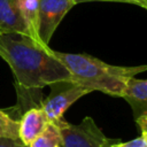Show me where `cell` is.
Returning a JSON list of instances; mask_svg holds the SVG:
<instances>
[{"instance_id": "3957f363", "label": "cell", "mask_w": 147, "mask_h": 147, "mask_svg": "<svg viewBox=\"0 0 147 147\" xmlns=\"http://www.w3.org/2000/svg\"><path fill=\"white\" fill-rule=\"evenodd\" d=\"M51 86V93L42 99L40 108L45 113L48 122L57 123L63 118L68 108L82 96L91 93L90 90L70 80L57 82Z\"/></svg>"}, {"instance_id": "4fadbf2b", "label": "cell", "mask_w": 147, "mask_h": 147, "mask_svg": "<svg viewBox=\"0 0 147 147\" xmlns=\"http://www.w3.org/2000/svg\"><path fill=\"white\" fill-rule=\"evenodd\" d=\"M90 1H113V2H124V3H131L137 5L141 8H147V0H75L76 5L83 3V2H90Z\"/></svg>"}, {"instance_id": "277c9868", "label": "cell", "mask_w": 147, "mask_h": 147, "mask_svg": "<svg viewBox=\"0 0 147 147\" xmlns=\"http://www.w3.org/2000/svg\"><path fill=\"white\" fill-rule=\"evenodd\" d=\"M55 124L60 130L61 147H102L110 139L90 116L79 124L68 123L63 118Z\"/></svg>"}, {"instance_id": "30bf717a", "label": "cell", "mask_w": 147, "mask_h": 147, "mask_svg": "<svg viewBox=\"0 0 147 147\" xmlns=\"http://www.w3.org/2000/svg\"><path fill=\"white\" fill-rule=\"evenodd\" d=\"M61 146V134L55 123L48 122L44 131L28 147H57Z\"/></svg>"}, {"instance_id": "8992f818", "label": "cell", "mask_w": 147, "mask_h": 147, "mask_svg": "<svg viewBox=\"0 0 147 147\" xmlns=\"http://www.w3.org/2000/svg\"><path fill=\"white\" fill-rule=\"evenodd\" d=\"M18 122V140L24 146H29L46 127L48 119L40 107H32L25 110Z\"/></svg>"}, {"instance_id": "6da1fadb", "label": "cell", "mask_w": 147, "mask_h": 147, "mask_svg": "<svg viewBox=\"0 0 147 147\" xmlns=\"http://www.w3.org/2000/svg\"><path fill=\"white\" fill-rule=\"evenodd\" d=\"M0 57L14 74L17 91L15 108L23 109L22 114L29 108L40 107L45 86L71 80L69 71L55 59L52 49L25 34L0 33Z\"/></svg>"}, {"instance_id": "7a4b0ae2", "label": "cell", "mask_w": 147, "mask_h": 147, "mask_svg": "<svg viewBox=\"0 0 147 147\" xmlns=\"http://www.w3.org/2000/svg\"><path fill=\"white\" fill-rule=\"evenodd\" d=\"M52 54L69 71L72 83L91 92L99 91L111 96L122 98L129 78L147 70V65L123 67L106 63L85 53H64L53 51Z\"/></svg>"}, {"instance_id": "7c38bea8", "label": "cell", "mask_w": 147, "mask_h": 147, "mask_svg": "<svg viewBox=\"0 0 147 147\" xmlns=\"http://www.w3.org/2000/svg\"><path fill=\"white\" fill-rule=\"evenodd\" d=\"M110 147H147V134H140L125 142L116 140L110 145Z\"/></svg>"}, {"instance_id": "2e32d148", "label": "cell", "mask_w": 147, "mask_h": 147, "mask_svg": "<svg viewBox=\"0 0 147 147\" xmlns=\"http://www.w3.org/2000/svg\"><path fill=\"white\" fill-rule=\"evenodd\" d=\"M116 140H117V139H109V140H108V141H107L102 147H110V145H111L113 142H115Z\"/></svg>"}, {"instance_id": "e0dca14e", "label": "cell", "mask_w": 147, "mask_h": 147, "mask_svg": "<svg viewBox=\"0 0 147 147\" xmlns=\"http://www.w3.org/2000/svg\"><path fill=\"white\" fill-rule=\"evenodd\" d=\"M57 147H61V146H57Z\"/></svg>"}, {"instance_id": "9c48e42d", "label": "cell", "mask_w": 147, "mask_h": 147, "mask_svg": "<svg viewBox=\"0 0 147 147\" xmlns=\"http://www.w3.org/2000/svg\"><path fill=\"white\" fill-rule=\"evenodd\" d=\"M18 13L24 22L26 36L36 42L45 46L38 34V13H39V0H14Z\"/></svg>"}, {"instance_id": "52a82bcc", "label": "cell", "mask_w": 147, "mask_h": 147, "mask_svg": "<svg viewBox=\"0 0 147 147\" xmlns=\"http://www.w3.org/2000/svg\"><path fill=\"white\" fill-rule=\"evenodd\" d=\"M122 98L131 107L134 119L147 114V80L136 77L129 78Z\"/></svg>"}, {"instance_id": "8fae6325", "label": "cell", "mask_w": 147, "mask_h": 147, "mask_svg": "<svg viewBox=\"0 0 147 147\" xmlns=\"http://www.w3.org/2000/svg\"><path fill=\"white\" fill-rule=\"evenodd\" d=\"M18 122L9 113L0 109V138L18 140Z\"/></svg>"}, {"instance_id": "9a60e30c", "label": "cell", "mask_w": 147, "mask_h": 147, "mask_svg": "<svg viewBox=\"0 0 147 147\" xmlns=\"http://www.w3.org/2000/svg\"><path fill=\"white\" fill-rule=\"evenodd\" d=\"M0 147H26L20 142V140H10V139H1L0 138Z\"/></svg>"}, {"instance_id": "ba28073f", "label": "cell", "mask_w": 147, "mask_h": 147, "mask_svg": "<svg viewBox=\"0 0 147 147\" xmlns=\"http://www.w3.org/2000/svg\"><path fill=\"white\" fill-rule=\"evenodd\" d=\"M0 33H20L26 36L24 22L14 0H0Z\"/></svg>"}, {"instance_id": "5b68a950", "label": "cell", "mask_w": 147, "mask_h": 147, "mask_svg": "<svg viewBox=\"0 0 147 147\" xmlns=\"http://www.w3.org/2000/svg\"><path fill=\"white\" fill-rule=\"evenodd\" d=\"M74 6L75 0H39L38 34L45 46H48L61 21Z\"/></svg>"}, {"instance_id": "5bb4252c", "label": "cell", "mask_w": 147, "mask_h": 147, "mask_svg": "<svg viewBox=\"0 0 147 147\" xmlns=\"http://www.w3.org/2000/svg\"><path fill=\"white\" fill-rule=\"evenodd\" d=\"M136 123L138 127L140 129V134H147V114H144L139 117H137Z\"/></svg>"}]
</instances>
